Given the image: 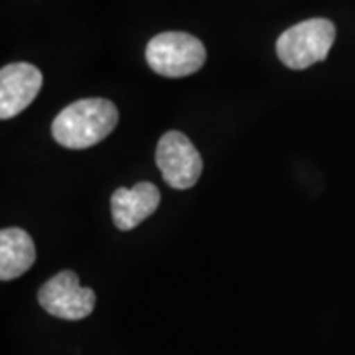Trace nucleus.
<instances>
[{
    "mask_svg": "<svg viewBox=\"0 0 355 355\" xmlns=\"http://www.w3.org/2000/svg\"><path fill=\"white\" fill-rule=\"evenodd\" d=\"M119 111L113 101L91 97L71 103L51 123V137L71 150L91 148L113 132Z\"/></svg>",
    "mask_w": 355,
    "mask_h": 355,
    "instance_id": "f257e3e1",
    "label": "nucleus"
},
{
    "mask_svg": "<svg viewBox=\"0 0 355 355\" xmlns=\"http://www.w3.org/2000/svg\"><path fill=\"white\" fill-rule=\"evenodd\" d=\"M44 77L36 65L8 64L0 69V119L8 121L36 99Z\"/></svg>",
    "mask_w": 355,
    "mask_h": 355,
    "instance_id": "423d86ee",
    "label": "nucleus"
},
{
    "mask_svg": "<svg viewBox=\"0 0 355 355\" xmlns=\"http://www.w3.org/2000/svg\"><path fill=\"white\" fill-rule=\"evenodd\" d=\"M36 261V247L24 229L4 227L0 231V279L22 277Z\"/></svg>",
    "mask_w": 355,
    "mask_h": 355,
    "instance_id": "6e6552de",
    "label": "nucleus"
},
{
    "mask_svg": "<svg viewBox=\"0 0 355 355\" xmlns=\"http://www.w3.org/2000/svg\"><path fill=\"white\" fill-rule=\"evenodd\" d=\"M160 205V190L150 182H139L132 188H119L111 198V211L116 229L130 231L150 217Z\"/></svg>",
    "mask_w": 355,
    "mask_h": 355,
    "instance_id": "0eeeda50",
    "label": "nucleus"
},
{
    "mask_svg": "<svg viewBox=\"0 0 355 355\" xmlns=\"http://www.w3.org/2000/svg\"><path fill=\"white\" fill-rule=\"evenodd\" d=\"M146 62L164 77H186L205 64V46L186 32H162L146 46Z\"/></svg>",
    "mask_w": 355,
    "mask_h": 355,
    "instance_id": "7ed1b4c3",
    "label": "nucleus"
},
{
    "mask_svg": "<svg viewBox=\"0 0 355 355\" xmlns=\"http://www.w3.org/2000/svg\"><path fill=\"white\" fill-rule=\"evenodd\" d=\"M156 166L160 168L166 184L174 190H188L196 186L202 176V156L191 140L178 132L170 130L156 146Z\"/></svg>",
    "mask_w": 355,
    "mask_h": 355,
    "instance_id": "20e7f679",
    "label": "nucleus"
},
{
    "mask_svg": "<svg viewBox=\"0 0 355 355\" xmlns=\"http://www.w3.org/2000/svg\"><path fill=\"white\" fill-rule=\"evenodd\" d=\"M336 40V26L326 18H310L292 26L277 40V55L291 69L324 62Z\"/></svg>",
    "mask_w": 355,
    "mask_h": 355,
    "instance_id": "f03ea898",
    "label": "nucleus"
},
{
    "mask_svg": "<svg viewBox=\"0 0 355 355\" xmlns=\"http://www.w3.org/2000/svg\"><path fill=\"white\" fill-rule=\"evenodd\" d=\"M38 302L51 316L62 320H83L95 310L97 296L91 288L79 284L73 270H62L40 286Z\"/></svg>",
    "mask_w": 355,
    "mask_h": 355,
    "instance_id": "39448f33",
    "label": "nucleus"
}]
</instances>
